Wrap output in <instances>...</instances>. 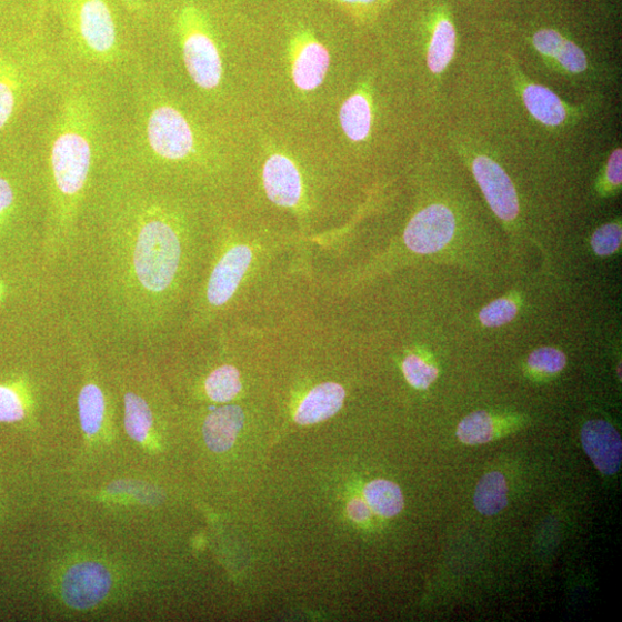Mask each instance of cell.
<instances>
[{"mask_svg":"<svg viewBox=\"0 0 622 622\" xmlns=\"http://www.w3.org/2000/svg\"><path fill=\"white\" fill-rule=\"evenodd\" d=\"M212 201L117 159L106 169L62 269L71 313L98 342L178 341L210 254Z\"/></svg>","mask_w":622,"mask_h":622,"instance_id":"cell-1","label":"cell"},{"mask_svg":"<svg viewBox=\"0 0 622 622\" xmlns=\"http://www.w3.org/2000/svg\"><path fill=\"white\" fill-rule=\"evenodd\" d=\"M620 98L571 101L529 76L510 46L471 18L444 120L581 167L618 133Z\"/></svg>","mask_w":622,"mask_h":622,"instance_id":"cell-2","label":"cell"},{"mask_svg":"<svg viewBox=\"0 0 622 622\" xmlns=\"http://www.w3.org/2000/svg\"><path fill=\"white\" fill-rule=\"evenodd\" d=\"M117 161L209 200H243L248 159L234 124L185 101L143 57L123 84Z\"/></svg>","mask_w":622,"mask_h":622,"instance_id":"cell-3","label":"cell"},{"mask_svg":"<svg viewBox=\"0 0 622 622\" xmlns=\"http://www.w3.org/2000/svg\"><path fill=\"white\" fill-rule=\"evenodd\" d=\"M122 88L68 74L41 119L36 148L46 198L43 259L64 269L93 187L117 159Z\"/></svg>","mask_w":622,"mask_h":622,"instance_id":"cell-4","label":"cell"},{"mask_svg":"<svg viewBox=\"0 0 622 622\" xmlns=\"http://www.w3.org/2000/svg\"><path fill=\"white\" fill-rule=\"evenodd\" d=\"M470 18L506 42L525 72L559 96L619 97L620 33L615 10L602 0H513Z\"/></svg>","mask_w":622,"mask_h":622,"instance_id":"cell-5","label":"cell"},{"mask_svg":"<svg viewBox=\"0 0 622 622\" xmlns=\"http://www.w3.org/2000/svg\"><path fill=\"white\" fill-rule=\"evenodd\" d=\"M142 51L185 101L234 123L244 102V74H252L244 70L253 64L244 54L259 56L244 51L231 0H154Z\"/></svg>","mask_w":622,"mask_h":622,"instance_id":"cell-6","label":"cell"},{"mask_svg":"<svg viewBox=\"0 0 622 622\" xmlns=\"http://www.w3.org/2000/svg\"><path fill=\"white\" fill-rule=\"evenodd\" d=\"M308 243L287 223L243 200L212 201V242L178 341L231 322L259 302L274 265Z\"/></svg>","mask_w":622,"mask_h":622,"instance_id":"cell-7","label":"cell"},{"mask_svg":"<svg viewBox=\"0 0 622 622\" xmlns=\"http://www.w3.org/2000/svg\"><path fill=\"white\" fill-rule=\"evenodd\" d=\"M270 22L260 39V79L272 99L300 112L339 97L371 42L338 29L315 0H279Z\"/></svg>","mask_w":622,"mask_h":622,"instance_id":"cell-8","label":"cell"},{"mask_svg":"<svg viewBox=\"0 0 622 622\" xmlns=\"http://www.w3.org/2000/svg\"><path fill=\"white\" fill-rule=\"evenodd\" d=\"M470 12L463 0H402L373 39L423 112L441 124Z\"/></svg>","mask_w":622,"mask_h":622,"instance_id":"cell-9","label":"cell"},{"mask_svg":"<svg viewBox=\"0 0 622 622\" xmlns=\"http://www.w3.org/2000/svg\"><path fill=\"white\" fill-rule=\"evenodd\" d=\"M248 169L247 202L288 214L308 243L325 238V225L342 207L345 177L338 167L311 163L288 146L267 144L248 159Z\"/></svg>","mask_w":622,"mask_h":622,"instance_id":"cell-10","label":"cell"},{"mask_svg":"<svg viewBox=\"0 0 622 622\" xmlns=\"http://www.w3.org/2000/svg\"><path fill=\"white\" fill-rule=\"evenodd\" d=\"M49 11L57 20L50 31L68 74L127 83L143 51L117 0H49Z\"/></svg>","mask_w":622,"mask_h":622,"instance_id":"cell-11","label":"cell"},{"mask_svg":"<svg viewBox=\"0 0 622 622\" xmlns=\"http://www.w3.org/2000/svg\"><path fill=\"white\" fill-rule=\"evenodd\" d=\"M109 571L98 563L73 566L61 584L62 598L74 609H90L101 603L111 588Z\"/></svg>","mask_w":622,"mask_h":622,"instance_id":"cell-12","label":"cell"},{"mask_svg":"<svg viewBox=\"0 0 622 622\" xmlns=\"http://www.w3.org/2000/svg\"><path fill=\"white\" fill-rule=\"evenodd\" d=\"M583 450L596 469L606 476L621 469L622 442L615 428L604 420H591L581 430Z\"/></svg>","mask_w":622,"mask_h":622,"instance_id":"cell-13","label":"cell"},{"mask_svg":"<svg viewBox=\"0 0 622 622\" xmlns=\"http://www.w3.org/2000/svg\"><path fill=\"white\" fill-rule=\"evenodd\" d=\"M338 11L360 34L372 37L402 0H315Z\"/></svg>","mask_w":622,"mask_h":622,"instance_id":"cell-14","label":"cell"},{"mask_svg":"<svg viewBox=\"0 0 622 622\" xmlns=\"http://www.w3.org/2000/svg\"><path fill=\"white\" fill-rule=\"evenodd\" d=\"M245 422V413L237 403H223L212 409L203 423V438L208 448L218 453L229 451Z\"/></svg>","mask_w":622,"mask_h":622,"instance_id":"cell-15","label":"cell"},{"mask_svg":"<svg viewBox=\"0 0 622 622\" xmlns=\"http://www.w3.org/2000/svg\"><path fill=\"white\" fill-rule=\"evenodd\" d=\"M345 398L347 390L340 383L321 384L303 397L295 410L294 420L301 425L327 421L341 410Z\"/></svg>","mask_w":622,"mask_h":622,"instance_id":"cell-16","label":"cell"},{"mask_svg":"<svg viewBox=\"0 0 622 622\" xmlns=\"http://www.w3.org/2000/svg\"><path fill=\"white\" fill-rule=\"evenodd\" d=\"M218 363L208 372L202 390L207 399L217 404L230 403L243 392L244 384L240 367L229 361Z\"/></svg>","mask_w":622,"mask_h":622,"instance_id":"cell-17","label":"cell"},{"mask_svg":"<svg viewBox=\"0 0 622 622\" xmlns=\"http://www.w3.org/2000/svg\"><path fill=\"white\" fill-rule=\"evenodd\" d=\"M602 159L594 193L599 199H611L620 194L622 185V144L618 133L603 149Z\"/></svg>","mask_w":622,"mask_h":622,"instance_id":"cell-18","label":"cell"},{"mask_svg":"<svg viewBox=\"0 0 622 622\" xmlns=\"http://www.w3.org/2000/svg\"><path fill=\"white\" fill-rule=\"evenodd\" d=\"M79 415L82 430L88 435L97 434L106 420L107 397L97 381H87L79 394Z\"/></svg>","mask_w":622,"mask_h":622,"instance_id":"cell-19","label":"cell"},{"mask_svg":"<svg viewBox=\"0 0 622 622\" xmlns=\"http://www.w3.org/2000/svg\"><path fill=\"white\" fill-rule=\"evenodd\" d=\"M509 489L505 476L500 472L485 474L478 483L474 504L486 516L501 513L509 504Z\"/></svg>","mask_w":622,"mask_h":622,"instance_id":"cell-20","label":"cell"},{"mask_svg":"<svg viewBox=\"0 0 622 622\" xmlns=\"http://www.w3.org/2000/svg\"><path fill=\"white\" fill-rule=\"evenodd\" d=\"M124 428L131 439L144 442L153 424V413L144 395L137 391L123 393Z\"/></svg>","mask_w":622,"mask_h":622,"instance_id":"cell-21","label":"cell"},{"mask_svg":"<svg viewBox=\"0 0 622 622\" xmlns=\"http://www.w3.org/2000/svg\"><path fill=\"white\" fill-rule=\"evenodd\" d=\"M364 496L370 510L384 518L398 515L404 505L400 488L387 480L370 482L364 489Z\"/></svg>","mask_w":622,"mask_h":622,"instance_id":"cell-22","label":"cell"},{"mask_svg":"<svg viewBox=\"0 0 622 622\" xmlns=\"http://www.w3.org/2000/svg\"><path fill=\"white\" fill-rule=\"evenodd\" d=\"M493 434V420L483 411L466 415L457 430L458 439L465 445L486 444L492 441Z\"/></svg>","mask_w":622,"mask_h":622,"instance_id":"cell-23","label":"cell"},{"mask_svg":"<svg viewBox=\"0 0 622 622\" xmlns=\"http://www.w3.org/2000/svg\"><path fill=\"white\" fill-rule=\"evenodd\" d=\"M402 372L410 385L418 390H427L439 378V369L417 354L403 359Z\"/></svg>","mask_w":622,"mask_h":622,"instance_id":"cell-24","label":"cell"},{"mask_svg":"<svg viewBox=\"0 0 622 622\" xmlns=\"http://www.w3.org/2000/svg\"><path fill=\"white\" fill-rule=\"evenodd\" d=\"M621 242L622 229L620 220L600 227L590 240L594 253L601 258H608L616 253Z\"/></svg>","mask_w":622,"mask_h":622,"instance_id":"cell-25","label":"cell"},{"mask_svg":"<svg viewBox=\"0 0 622 622\" xmlns=\"http://www.w3.org/2000/svg\"><path fill=\"white\" fill-rule=\"evenodd\" d=\"M518 305L514 301L498 299L480 311V321L486 328H500L511 323L518 315Z\"/></svg>","mask_w":622,"mask_h":622,"instance_id":"cell-26","label":"cell"},{"mask_svg":"<svg viewBox=\"0 0 622 622\" xmlns=\"http://www.w3.org/2000/svg\"><path fill=\"white\" fill-rule=\"evenodd\" d=\"M124 16L128 17L142 47V39L151 17L154 0H117Z\"/></svg>","mask_w":622,"mask_h":622,"instance_id":"cell-27","label":"cell"},{"mask_svg":"<svg viewBox=\"0 0 622 622\" xmlns=\"http://www.w3.org/2000/svg\"><path fill=\"white\" fill-rule=\"evenodd\" d=\"M566 363V355L553 348H541L528 358L529 367L539 372L550 373V375L562 371Z\"/></svg>","mask_w":622,"mask_h":622,"instance_id":"cell-28","label":"cell"},{"mask_svg":"<svg viewBox=\"0 0 622 622\" xmlns=\"http://www.w3.org/2000/svg\"><path fill=\"white\" fill-rule=\"evenodd\" d=\"M24 415V402L19 392L13 388L0 385V422H17Z\"/></svg>","mask_w":622,"mask_h":622,"instance_id":"cell-29","label":"cell"},{"mask_svg":"<svg viewBox=\"0 0 622 622\" xmlns=\"http://www.w3.org/2000/svg\"><path fill=\"white\" fill-rule=\"evenodd\" d=\"M513 0H463L464 7L471 16H483L501 9Z\"/></svg>","mask_w":622,"mask_h":622,"instance_id":"cell-30","label":"cell"},{"mask_svg":"<svg viewBox=\"0 0 622 622\" xmlns=\"http://www.w3.org/2000/svg\"><path fill=\"white\" fill-rule=\"evenodd\" d=\"M348 512L350 518L355 522H363L370 516L369 505L361 500L352 501L349 504Z\"/></svg>","mask_w":622,"mask_h":622,"instance_id":"cell-31","label":"cell"},{"mask_svg":"<svg viewBox=\"0 0 622 622\" xmlns=\"http://www.w3.org/2000/svg\"><path fill=\"white\" fill-rule=\"evenodd\" d=\"M49 0H37L36 22L41 29L47 28Z\"/></svg>","mask_w":622,"mask_h":622,"instance_id":"cell-32","label":"cell"},{"mask_svg":"<svg viewBox=\"0 0 622 622\" xmlns=\"http://www.w3.org/2000/svg\"><path fill=\"white\" fill-rule=\"evenodd\" d=\"M7 293H8V283L6 282V280L0 279V304H2L6 301Z\"/></svg>","mask_w":622,"mask_h":622,"instance_id":"cell-33","label":"cell"}]
</instances>
